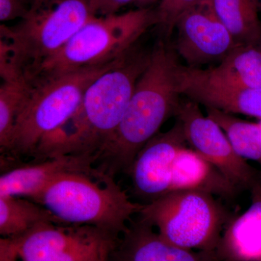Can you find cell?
<instances>
[{
    "instance_id": "30bf717a",
    "label": "cell",
    "mask_w": 261,
    "mask_h": 261,
    "mask_svg": "<svg viewBox=\"0 0 261 261\" xmlns=\"http://www.w3.org/2000/svg\"><path fill=\"white\" fill-rule=\"evenodd\" d=\"M175 29L177 35L173 47L190 68L220 63L238 47L208 0H201L185 12Z\"/></svg>"
},
{
    "instance_id": "4316f807",
    "label": "cell",
    "mask_w": 261,
    "mask_h": 261,
    "mask_svg": "<svg viewBox=\"0 0 261 261\" xmlns=\"http://www.w3.org/2000/svg\"><path fill=\"white\" fill-rule=\"evenodd\" d=\"M259 180H260L261 182V170L259 171Z\"/></svg>"
},
{
    "instance_id": "4fadbf2b",
    "label": "cell",
    "mask_w": 261,
    "mask_h": 261,
    "mask_svg": "<svg viewBox=\"0 0 261 261\" xmlns=\"http://www.w3.org/2000/svg\"><path fill=\"white\" fill-rule=\"evenodd\" d=\"M110 261H218L216 253L187 250L163 238L151 225L132 221L118 238Z\"/></svg>"
},
{
    "instance_id": "603a6c76",
    "label": "cell",
    "mask_w": 261,
    "mask_h": 261,
    "mask_svg": "<svg viewBox=\"0 0 261 261\" xmlns=\"http://www.w3.org/2000/svg\"><path fill=\"white\" fill-rule=\"evenodd\" d=\"M160 0H92L94 11L97 15L116 14L128 5H135L138 8H148L149 5Z\"/></svg>"
},
{
    "instance_id": "44dd1931",
    "label": "cell",
    "mask_w": 261,
    "mask_h": 261,
    "mask_svg": "<svg viewBox=\"0 0 261 261\" xmlns=\"http://www.w3.org/2000/svg\"><path fill=\"white\" fill-rule=\"evenodd\" d=\"M24 79L2 81L0 86V151L8 153L17 120L30 94Z\"/></svg>"
},
{
    "instance_id": "ba28073f",
    "label": "cell",
    "mask_w": 261,
    "mask_h": 261,
    "mask_svg": "<svg viewBox=\"0 0 261 261\" xmlns=\"http://www.w3.org/2000/svg\"><path fill=\"white\" fill-rule=\"evenodd\" d=\"M120 237L88 225L44 223L0 239V261H110Z\"/></svg>"
},
{
    "instance_id": "7c38bea8",
    "label": "cell",
    "mask_w": 261,
    "mask_h": 261,
    "mask_svg": "<svg viewBox=\"0 0 261 261\" xmlns=\"http://www.w3.org/2000/svg\"><path fill=\"white\" fill-rule=\"evenodd\" d=\"M97 161V156L94 154H65L20 163L2 173L0 197L12 196L34 200L49 184L62 175L93 171Z\"/></svg>"
},
{
    "instance_id": "7a4b0ae2",
    "label": "cell",
    "mask_w": 261,
    "mask_h": 261,
    "mask_svg": "<svg viewBox=\"0 0 261 261\" xmlns=\"http://www.w3.org/2000/svg\"><path fill=\"white\" fill-rule=\"evenodd\" d=\"M180 64L173 46L163 39L156 43L119 126L99 154L97 169L113 178L120 173L127 174L141 149L176 115L181 96L177 78Z\"/></svg>"
},
{
    "instance_id": "7402d4cb",
    "label": "cell",
    "mask_w": 261,
    "mask_h": 261,
    "mask_svg": "<svg viewBox=\"0 0 261 261\" xmlns=\"http://www.w3.org/2000/svg\"><path fill=\"white\" fill-rule=\"evenodd\" d=\"M201 0H160L156 8L158 23L165 37H169L176 23L185 12L198 4Z\"/></svg>"
},
{
    "instance_id": "83f0119b",
    "label": "cell",
    "mask_w": 261,
    "mask_h": 261,
    "mask_svg": "<svg viewBox=\"0 0 261 261\" xmlns=\"http://www.w3.org/2000/svg\"><path fill=\"white\" fill-rule=\"evenodd\" d=\"M29 2H30L31 3V4H32V3H33V2L34 1V0H29Z\"/></svg>"
},
{
    "instance_id": "52a82bcc",
    "label": "cell",
    "mask_w": 261,
    "mask_h": 261,
    "mask_svg": "<svg viewBox=\"0 0 261 261\" xmlns=\"http://www.w3.org/2000/svg\"><path fill=\"white\" fill-rule=\"evenodd\" d=\"M138 217L176 246L216 253L231 216L214 196L176 190L143 204Z\"/></svg>"
},
{
    "instance_id": "ffe728a7",
    "label": "cell",
    "mask_w": 261,
    "mask_h": 261,
    "mask_svg": "<svg viewBox=\"0 0 261 261\" xmlns=\"http://www.w3.org/2000/svg\"><path fill=\"white\" fill-rule=\"evenodd\" d=\"M207 116L224 130L235 152L242 159L261 166V124L244 121L231 113L205 108Z\"/></svg>"
},
{
    "instance_id": "8fae6325",
    "label": "cell",
    "mask_w": 261,
    "mask_h": 261,
    "mask_svg": "<svg viewBox=\"0 0 261 261\" xmlns=\"http://www.w3.org/2000/svg\"><path fill=\"white\" fill-rule=\"evenodd\" d=\"M181 122L176 118L167 132L159 133L135 158L127 174L134 194L147 204L171 192L173 163L179 151L187 147Z\"/></svg>"
},
{
    "instance_id": "d4e9b609",
    "label": "cell",
    "mask_w": 261,
    "mask_h": 261,
    "mask_svg": "<svg viewBox=\"0 0 261 261\" xmlns=\"http://www.w3.org/2000/svg\"><path fill=\"white\" fill-rule=\"evenodd\" d=\"M257 48V49H260L261 51V39L260 42H259L258 44H257L256 46H255Z\"/></svg>"
},
{
    "instance_id": "484cf974",
    "label": "cell",
    "mask_w": 261,
    "mask_h": 261,
    "mask_svg": "<svg viewBox=\"0 0 261 261\" xmlns=\"http://www.w3.org/2000/svg\"><path fill=\"white\" fill-rule=\"evenodd\" d=\"M257 3H258L259 10L261 13V0H257Z\"/></svg>"
},
{
    "instance_id": "f1b7e54d",
    "label": "cell",
    "mask_w": 261,
    "mask_h": 261,
    "mask_svg": "<svg viewBox=\"0 0 261 261\" xmlns=\"http://www.w3.org/2000/svg\"><path fill=\"white\" fill-rule=\"evenodd\" d=\"M10 261H20V260H10Z\"/></svg>"
},
{
    "instance_id": "e0dca14e",
    "label": "cell",
    "mask_w": 261,
    "mask_h": 261,
    "mask_svg": "<svg viewBox=\"0 0 261 261\" xmlns=\"http://www.w3.org/2000/svg\"><path fill=\"white\" fill-rule=\"evenodd\" d=\"M192 68L202 80L216 85L261 87V51L256 47L238 46L217 66L205 70Z\"/></svg>"
},
{
    "instance_id": "5b68a950",
    "label": "cell",
    "mask_w": 261,
    "mask_h": 261,
    "mask_svg": "<svg viewBox=\"0 0 261 261\" xmlns=\"http://www.w3.org/2000/svg\"><path fill=\"white\" fill-rule=\"evenodd\" d=\"M157 23L155 10L149 8L120 14L95 15L59 51L33 70L25 81L33 86L65 73L116 61Z\"/></svg>"
},
{
    "instance_id": "2e32d148",
    "label": "cell",
    "mask_w": 261,
    "mask_h": 261,
    "mask_svg": "<svg viewBox=\"0 0 261 261\" xmlns=\"http://www.w3.org/2000/svg\"><path fill=\"white\" fill-rule=\"evenodd\" d=\"M191 190L231 200L241 191L214 164L191 147H184L173 163L171 192Z\"/></svg>"
},
{
    "instance_id": "cb8c5ba5",
    "label": "cell",
    "mask_w": 261,
    "mask_h": 261,
    "mask_svg": "<svg viewBox=\"0 0 261 261\" xmlns=\"http://www.w3.org/2000/svg\"><path fill=\"white\" fill-rule=\"evenodd\" d=\"M29 0H0V21L2 23L22 19L30 9Z\"/></svg>"
},
{
    "instance_id": "9c48e42d",
    "label": "cell",
    "mask_w": 261,
    "mask_h": 261,
    "mask_svg": "<svg viewBox=\"0 0 261 261\" xmlns=\"http://www.w3.org/2000/svg\"><path fill=\"white\" fill-rule=\"evenodd\" d=\"M176 118L181 122L187 144L219 168L240 190H249L259 178V171L235 152L221 127L201 112L200 105L181 99Z\"/></svg>"
},
{
    "instance_id": "9a60e30c",
    "label": "cell",
    "mask_w": 261,
    "mask_h": 261,
    "mask_svg": "<svg viewBox=\"0 0 261 261\" xmlns=\"http://www.w3.org/2000/svg\"><path fill=\"white\" fill-rule=\"evenodd\" d=\"M251 202L243 214L231 217L216 250L218 261H261V182L250 189Z\"/></svg>"
},
{
    "instance_id": "d6986e66",
    "label": "cell",
    "mask_w": 261,
    "mask_h": 261,
    "mask_svg": "<svg viewBox=\"0 0 261 261\" xmlns=\"http://www.w3.org/2000/svg\"><path fill=\"white\" fill-rule=\"evenodd\" d=\"M44 223L64 224L44 206L30 199L0 197L2 238H16Z\"/></svg>"
},
{
    "instance_id": "3957f363",
    "label": "cell",
    "mask_w": 261,
    "mask_h": 261,
    "mask_svg": "<svg viewBox=\"0 0 261 261\" xmlns=\"http://www.w3.org/2000/svg\"><path fill=\"white\" fill-rule=\"evenodd\" d=\"M92 0H34L13 25H0V76L24 79L95 16Z\"/></svg>"
},
{
    "instance_id": "6da1fadb",
    "label": "cell",
    "mask_w": 261,
    "mask_h": 261,
    "mask_svg": "<svg viewBox=\"0 0 261 261\" xmlns=\"http://www.w3.org/2000/svg\"><path fill=\"white\" fill-rule=\"evenodd\" d=\"M151 55L152 49L136 44L113 68L98 77L73 116L41 141L33 161L65 154H94L98 159L119 126Z\"/></svg>"
},
{
    "instance_id": "5bb4252c",
    "label": "cell",
    "mask_w": 261,
    "mask_h": 261,
    "mask_svg": "<svg viewBox=\"0 0 261 261\" xmlns=\"http://www.w3.org/2000/svg\"><path fill=\"white\" fill-rule=\"evenodd\" d=\"M178 87L181 96L205 108L261 119V87L254 88L216 85L202 80L192 68L179 65Z\"/></svg>"
},
{
    "instance_id": "277c9868",
    "label": "cell",
    "mask_w": 261,
    "mask_h": 261,
    "mask_svg": "<svg viewBox=\"0 0 261 261\" xmlns=\"http://www.w3.org/2000/svg\"><path fill=\"white\" fill-rule=\"evenodd\" d=\"M33 201L44 206L63 224L95 226L118 237L143 207L130 200L114 178L97 168L62 175Z\"/></svg>"
},
{
    "instance_id": "ac0fdd59",
    "label": "cell",
    "mask_w": 261,
    "mask_h": 261,
    "mask_svg": "<svg viewBox=\"0 0 261 261\" xmlns=\"http://www.w3.org/2000/svg\"><path fill=\"white\" fill-rule=\"evenodd\" d=\"M216 17L238 46L255 47L261 39L257 0H208Z\"/></svg>"
},
{
    "instance_id": "8992f818",
    "label": "cell",
    "mask_w": 261,
    "mask_h": 261,
    "mask_svg": "<svg viewBox=\"0 0 261 261\" xmlns=\"http://www.w3.org/2000/svg\"><path fill=\"white\" fill-rule=\"evenodd\" d=\"M123 56L106 64L65 73L31 86L28 100L15 124L9 151L1 157L18 161L25 156L32 157L41 141L73 116L89 86L113 68Z\"/></svg>"
}]
</instances>
